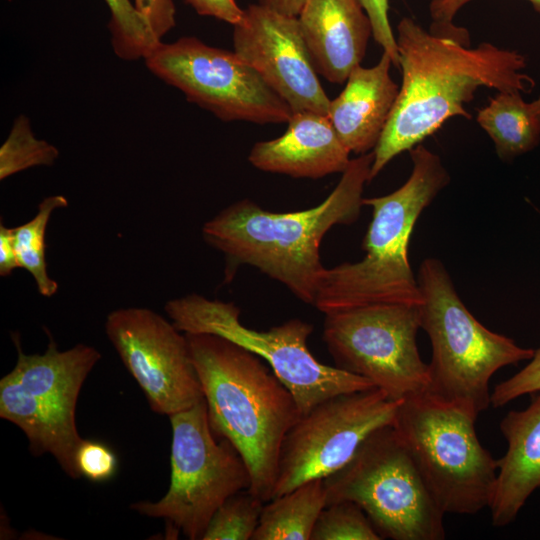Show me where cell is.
Here are the masks:
<instances>
[{"instance_id":"17","label":"cell","mask_w":540,"mask_h":540,"mask_svg":"<svg viewBox=\"0 0 540 540\" xmlns=\"http://www.w3.org/2000/svg\"><path fill=\"white\" fill-rule=\"evenodd\" d=\"M278 138L260 141L248 160L257 169L295 178H321L343 173L350 163L345 147L328 116L295 112Z\"/></svg>"},{"instance_id":"28","label":"cell","mask_w":540,"mask_h":540,"mask_svg":"<svg viewBox=\"0 0 540 540\" xmlns=\"http://www.w3.org/2000/svg\"><path fill=\"white\" fill-rule=\"evenodd\" d=\"M540 392V347L518 373L500 382L491 393V404L499 408L516 398Z\"/></svg>"},{"instance_id":"25","label":"cell","mask_w":540,"mask_h":540,"mask_svg":"<svg viewBox=\"0 0 540 540\" xmlns=\"http://www.w3.org/2000/svg\"><path fill=\"white\" fill-rule=\"evenodd\" d=\"M264 504L248 489L233 494L216 510L202 540L252 539Z\"/></svg>"},{"instance_id":"30","label":"cell","mask_w":540,"mask_h":540,"mask_svg":"<svg viewBox=\"0 0 540 540\" xmlns=\"http://www.w3.org/2000/svg\"><path fill=\"white\" fill-rule=\"evenodd\" d=\"M360 2L370 18L374 40L382 47L383 52L390 56L393 66L399 68L396 37L388 17L389 0H360Z\"/></svg>"},{"instance_id":"26","label":"cell","mask_w":540,"mask_h":540,"mask_svg":"<svg viewBox=\"0 0 540 540\" xmlns=\"http://www.w3.org/2000/svg\"><path fill=\"white\" fill-rule=\"evenodd\" d=\"M362 508L352 501L327 505L320 513L310 540H381Z\"/></svg>"},{"instance_id":"11","label":"cell","mask_w":540,"mask_h":540,"mask_svg":"<svg viewBox=\"0 0 540 540\" xmlns=\"http://www.w3.org/2000/svg\"><path fill=\"white\" fill-rule=\"evenodd\" d=\"M324 315L322 338L336 367L394 400L426 392L429 368L416 340L420 305L375 303Z\"/></svg>"},{"instance_id":"14","label":"cell","mask_w":540,"mask_h":540,"mask_svg":"<svg viewBox=\"0 0 540 540\" xmlns=\"http://www.w3.org/2000/svg\"><path fill=\"white\" fill-rule=\"evenodd\" d=\"M106 335L152 411L171 416L204 400L185 333L148 308L111 311Z\"/></svg>"},{"instance_id":"13","label":"cell","mask_w":540,"mask_h":540,"mask_svg":"<svg viewBox=\"0 0 540 540\" xmlns=\"http://www.w3.org/2000/svg\"><path fill=\"white\" fill-rule=\"evenodd\" d=\"M402 400L372 387L330 397L301 415L283 439L271 499L345 466L372 432L393 425Z\"/></svg>"},{"instance_id":"5","label":"cell","mask_w":540,"mask_h":540,"mask_svg":"<svg viewBox=\"0 0 540 540\" xmlns=\"http://www.w3.org/2000/svg\"><path fill=\"white\" fill-rule=\"evenodd\" d=\"M417 281L422 294L421 328L432 346L426 393L478 417L491 404L493 374L530 360L535 350L482 325L460 299L439 259H424Z\"/></svg>"},{"instance_id":"19","label":"cell","mask_w":540,"mask_h":540,"mask_svg":"<svg viewBox=\"0 0 540 540\" xmlns=\"http://www.w3.org/2000/svg\"><path fill=\"white\" fill-rule=\"evenodd\" d=\"M507 441L496 460L497 475L491 503L492 524L513 522L531 494L540 488V392L528 407L509 411L500 423Z\"/></svg>"},{"instance_id":"1","label":"cell","mask_w":540,"mask_h":540,"mask_svg":"<svg viewBox=\"0 0 540 540\" xmlns=\"http://www.w3.org/2000/svg\"><path fill=\"white\" fill-rule=\"evenodd\" d=\"M396 43L402 83L383 133L374 148L370 181L397 155L434 134L448 119H470L465 105L478 88L530 92L535 82L522 70L517 51L483 42L470 48L458 40L425 30L404 17Z\"/></svg>"},{"instance_id":"8","label":"cell","mask_w":540,"mask_h":540,"mask_svg":"<svg viewBox=\"0 0 540 540\" xmlns=\"http://www.w3.org/2000/svg\"><path fill=\"white\" fill-rule=\"evenodd\" d=\"M323 481L326 506L356 503L383 539L445 538L444 513L393 425L372 432L352 459Z\"/></svg>"},{"instance_id":"33","label":"cell","mask_w":540,"mask_h":540,"mask_svg":"<svg viewBox=\"0 0 540 540\" xmlns=\"http://www.w3.org/2000/svg\"><path fill=\"white\" fill-rule=\"evenodd\" d=\"M19 267L12 228L0 223V276H10Z\"/></svg>"},{"instance_id":"9","label":"cell","mask_w":540,"mask_h":540,"mask_svg":"<svg viewBox=\"0 0 540 540\" xmlns=\"http://www.w3.org/2000/svg\"><path fill=\"white\" fill-rule=\"evenodd\" d=\"M164 310L183 333L218 335L265 360L294 396L301 415L330 397L375 387L364 377L317 360L307 345L313 325L301 319L256 330L241 322L234 303L199 294L169 300Z\"/></svg>"},{"instance_id":"2","label":"cell","mask_w":540,"mask_h":540,"mask_svg":"<svg viewBox=\"0 0 540 540\" xmlns=\"http://www.w3.org/2000/svg\"><path fill=\"white\" fill-rule=\"evenodd\" d=\"M372 162L373 152L351 159L333 191L310 209L271 212L242 199L205 222L204 241L225 256V281L240 265H250L313 305L325 269L321 241L331 227L359 218Z\"/></svg>"},{"instance_id":"22","label":"cell","mask_w":540,"mask_h":540,"mask_svg":"<svg viewBox=\"0 0 540 540\" xmlns=\"http://www.w3.org/2000/svg\"><path fill=\"white\" fill-rule=\"evenodd\" d=\"M67 206L68 200L62 195L46 197L39 203L37 213L32 219L12 228L19 267L31 274L39 294L44 297H52L59 287L47 272L45 243L47 225L56 209Z\"/></svg>"},{"instance_id":"34","label":"cell","mask_w":540,"mask_h":540,"mask_svg":"<svg viewBox=\"0 0 540 540\" xmlns=\"http://www.w3.org/2000/svg\"><path fill=\"white\" fill-rule=\"evenodd\" d=\"M305 0H258V4L275 12L297 17Z\"/></svg>"},{"instance_id":"31","label":"cell","mask_w":540,"mask_h":540,"mask_svg":"<svg viewBox=\"0 0 540 540\" xmlns=\"http://www.w3.org/2000/svg\"><path fill=\"white\" fill-rule=\"evenodd\" d=\"M134 6L160 41L175 26L174 0H134Z\"/></svg>"},{"instance_id":"15","label":"cell","mask_w":540,"mask_h":540,"mask_svg":"<svg viewBox=\"0 0 540 540\" xmlns=\"http://www.w3.org/2000/svg\"><path fill=\"white\" fill-rule=\"evenodd\" d=\"M234 52L253 67L293 113L328 115L330 100L317 76L297 17L251 4L233 25Z\"/></svg>"},{"instance_id":"18","label":"cell","mask_w":540,"mask_h":540,"mask_svg":"<svg viewBox=\"0 0 540 540\" xmlns=\"http://www.w3.org/2000/svg\"><path fill=\"white\" fill-rule=\"evenodd\" d=\"M391 65L383 52L376 65L357 66L341 93L330 100L327 116L350 153L374 150L383 133L400 88L390 75Z\"/></svg>"},{"instance_id":"24","label":"cell","mask_w":540,"mask_h":540,"mask_svg":"<svg viewBox=\"0 0 540 540\" xmlns=\"http://www.w3.org/2000/svg\"><path fill=\"white\" fill-rule=\"evenodd\" d=\"M111 12L109 29L114 52L124 60L145 58L161 41L130 0H105Z\"/></svg>"},{"instance_id":"21","label":"cell","mask_w":540,"mask_h":540,"mask_svg":"<svg viewBox=\"0 0 540 540\" xmlns=\"http://www.w3.org/2000/svg\"><path fill=\"white\" fill-rule=\"evenodd\" d=\"M325 507L323 479L306 481L264 504L251 540H310Z\"/></svg>"},{"instance_id":"16","label":"cell","mask_w":540,"mask_h":540,"mask_svg":"<svg viewBox=\"0 0 540 540\" xmlns=\"http://www.w3.org/2000/svg\"><path fill=\"white\" fill-rule=\"evenodd\" d=\"M297 19L317 73L331 83H345L361 65L372 36L360 0H305Z\"/></svg>"},{"instance_id":"7","label":"cell","mask_w":540,"mask_h":540,"mask_svg":"<svg viewBox=\"0 0 540 540\" xmlns=\"http://www.w3.org/2000/svg\"><path fill=\"white\" fill-rule=\"evenodd\" d=\"M12 339L17 362L0 380V418L23 431L33 456L51 454L77 480L76 453L84 439L76 425V406L101 353L83 343L60 351L49 334L43 354H26L19 334L13 333Z\"/></svg>"},{"instance_id":"27","label":"cell","mask_w":540,"mask_h":540,"mask_svg":"<svg viewBox=\"0 0 540 540\" xmlns=\"http://www.w3.org/2000/svg\"><path fill=\"white\" fill-rule=\"evenodd\" d=\"M76 466L81 477L103 482L115 475L118 461L114 452L104 443L84 439L76 453Z\"/></svg>"},{"instance_id":"32","label":"cell","mask_w":540,"mask_h":540,"mask_svg":"<svg viewBox=\"0 0 540 540\" xmlns=\"http://www.w3.org/2000/svg\"><path fill=\"white\" fill-rule=\"evenodd\" d=\"M200 15L210 16L232 25L237 24L244 15L235 0H185Z\"/></svg>"},{"instance_id":"29","label":"cell","mask_w":540,"mask_h":540,"mask_svg":"<svg viewBox=\"0 0 540 540\" xmlns=\"http://www.w3.org/2000/svg\"><path fill=\"white\" fill-rule=\"evenodd\" d=\"M472 0H431L429 13L432 19L429 31L436 35L452 37L463 44L470 43L466 29L453 24L457 12ZM534 10L540 13V0H528Z\"/></svg>"},{"instance_id":"35","label":"cell","mask_w":540,"mask_h":540,"mask_svg":"<svg viewBox=\"0 0 540 540\" xmlns=\"http://www.w3.org/2000/svg\"><path fill=\"white\" fill-rule=\"evenodd\" d=\"M531 104H532V106H533V108H534V110H535V112H536V114H537V116H538V118L540 120V96L536 100L531 102Z\"/></svg>"},{"instance_id":"12","label":"cell","mask_w":540,"mask_h":540,"mask_svg":"<svg viewBox=\"0 0 540 540\" xmlns=\"http://www.w3.org/2000/svg\"><path fill=\"white\" fill-rule=\"evenodd\" d=\"M148 69L187 100L224 121L287 123L293 111L235 52L195 37L160 42L145 58Z\"/></svg>"},{"instance_id":"10","label":"cell","mask_w":540,"mask_h":540,"mask_svg":"<svg viewBox=\"0 0 540 540\" xmlns=\"http://www.w3.org/2000/svg\"><path fill=\"white\" fill-rule=\"evenodd\" d=\"M169 419V488L160 500L135 502L130 508L147 517L164 519L171 535L182 532L190 540H202L224 501L250 488V471L234 445L214 435L205 399Z\"/></svg>"},{"instance_id":"3","label":"cell","mask_w":540,"mask_h":540,"mask_svg":"<svg viewBox=\"0 0 540 540\" xmlns=\"http://www.w3.org/2000/svg\"><path fill=\"white\" fill-rule=\"evenodd\" d=\"M214 435L228 439L246 462L250 493L268 502L283 439L300 418L297 402L260 357L214 334L185 333Z\"/></svg>"},{"instance_id":"20","label":"cell","mask_w":540,"mask_h":540,"mask_svg":"<svg viewBox=\"0 0 540 540\" xmlns=\"http://www.w3.org/2000/svg\"><path fill=\"white\" fill-rule=\"evenodd\" d=\"M477 122L492 139L498 157L511 161L540 142V120L520 91H500L478 110Z\"/></svg>"},{"instance_id":"6","label":"cell","mask_w":540,"mask_h":540,"mask_svg":"<svg viewBox=\"0 0 540 540\" xmlns=\"http://www.w3.org/2000/svg\"><path fill=\"white\" fill-rule=\"evenodd\" d=\"M476 419L426 392L398 407L393 427L444 514H476L491 503L497 464L477 437Z\"/></svg>"},{"instance_id":"4","label":"cell","mask_w":540,"mask_h":540,"mask_svg":"<svg viewBox=\"0 0 540 540\" xmlns=\"http://www.w3.org/2000/svg\"><path fill=\"white\" fill-rule=\"evenodd\" d=\"M409 152L412 171L407 181L390 194L363 198V205L372 208L363 259L322 271L313 303L320 312L375 303L421 305L409 241L420 214L449 184L450 176L441 158L423 145Z\"/></svg>"},{"instance_id":"23","label":"cell","mask_w":540,"mask_h":540,"mask_svg":"<svg viewBox=\"0 0 540 540\" xmlns=\"http://www.w3.org/2000/svg\"><path fill=\"white\" fill-rule=\"evenodd\" d=\"M58 156V149L45 140L37 139L29 119L20 115L0 147V180L32 167L51 166Z\"/></svg>"}]
</instances>
